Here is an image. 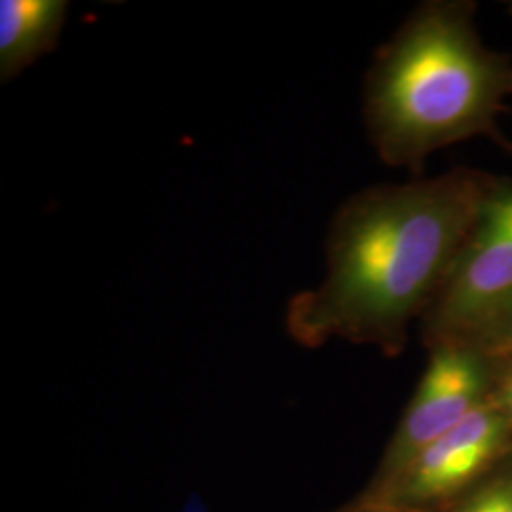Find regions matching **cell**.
<instances>
[{
  "instance_id": "cell-1",
  "label": "cell",
  "mask_w": 512,
  "mask_h": 512,
  "mask_svg": "<svg viewBox=\"0 0 512 512\" xmlns=\"http://www.w3.org/2000/svg\"><path fill=\"white\" fill-rule=\"evenodd\" d=\"M494 181L492 173L459 165L349 196L330 220L323 281L287 306L289 336L304 348L346 340L401 355Z\"/></svg>"
},
{
  "instance_id": "cell-2",
  "label": "cell",
  "mask_w": 512,
  "mask_h": 512,
  "mask_svg": "<svg viewBox=\"0 0 512 512\" xmlns=\"http://www.w3.org/2000/svg\"><path fill=\"white\" fill-rule=\"evenodd\" d=\"M509 97L512 57L482 42L476 2L425 0L374 55L363 114L378 158L416 179L433 152L476 137L512 150L499 128Z\"/></svg>"
},
{
  "instance_id": "cell-3",
  "label": "cell",
  "mask_w": 512,
  "mask_h": 512,
  "mask_svg": "<svg viewBox=\"0 0 512 512\" xmlns=\"http://www.w3.org/2000/svg\"><path fill=\"white\" fill-rule=\"evenodd\" d=\"M512 323V177L495 175L469 236L418 323L427 349L494 351Z\"/></svg>"
},
{
  "instance_id": "cell-4",
  "label": "cell",
  "mask_w": 512,
  "mask_h": 512,
  "mask_svg": "<svg viewBox=\"0 0 512 512\" xmlns=\"http://www.w3.org/2000/svg\"><path fill=\"white\" fill-rule=\"evenodd\" d=\"M512 456V423L494 399L429 444L385 486L361 492L359 505L444 512Z\"/></svg>"
},
{
  "instance_id": "cell-5",
  "label": "cell",
  "mask_w": 512,
  "mask_h": 512,
  "mask_svg": "<svg viewBox=\"0 0 512 512\" xmlns=\"http://www.w3.org/2000/svg\"><path fill=\"white\" fill-rule=\"evenodd\" d=\"M503 363L490 349L446 344L429 349V361L376 473L363 492L385 486L442 435L494 399Z\"/></svg>"
},
{
  "instance_id": "cell-6",
  "label": "cell",
  "mask_w": 512,
  "mask_h": 512,
  "mask_svg": "<svg viewBox=\"0 0 512 512\" xmlns=\"http://www.w3.org/2000/svg\"><path fill=\"white\" fill-rule=\"evenodd\" d=\"M69 14L67 0L0 2V80L8 82L50 54Z\"/></svg>"
},
{
  "instance_id": "cell-7",
  "label": "cell",
  "mask_w": 512,
  "mask_h": 512,
  "mask_svg": "<svg viewBox=\"0 0 512 512\" xmlns=\"http://www.w3.org/2000/svg\"><path fill=\"white\" fill-rule=\"evenodd\" d=\"M444 512H512V456Z\"/></svg>"
},
{
  "instance_id": "cell-8",
  "label": "cell",
  "mask_w": 512,
  "mask_h": 512,
  "mask_svg": "<svg viewBox=\"0 0 512 512\" xmlns=\"http://www.w3.org/2000/svg\"><path fill=\"white\" fill-rule=\"evenodd\" d=\"M494 401L512 423V365H503L495 387Z\"/></svg>"
},
{
  "instance_id": "cell-9",
  "label": "cell",
  "mask_w": 512,
  "mask_h": 512,
  "mask_svg": "<svg viewBox=\"0 0 512 512\" xmlns=\"http://www.w3.org/2000/svg\"><path fill=\"white\" fill-rule=\"evenodd\" d=\"M492 353H494L495 357H497L503 365H512V323L511 327L503 334V338L499 340V344L495 346Z\"/></svg>"
},
{
  "instance_id": "cell-10",
  "label": "cell",
  "mask_w": 512,
  "mask_h": 512,
  "mask_svg": "<svg viewBox=\"0 0 512 512\" xmlns=\"http://www.w3.org/2000/svg\"><path fill=\"white\" fill-rule=\"evenodd\" d=\"M338 512H406L389 509V507H378V505H359V503H348L342 511Z\"/></svg>"
},
{
  "instance_id": "cell-11",
  "label": "cell",
  "mask_w": 512,
  "mask_h": 512,
  "mask_svg": "<svg viewBox=\"0 0 512 512\" xmlns=\"http://www.w3.org/2000/svg\"><path fill=\"white\" fill-rule=\"evenodd\" d=\"M509 14H512V2H509Z\"/></svg>"
}]
</instances>
